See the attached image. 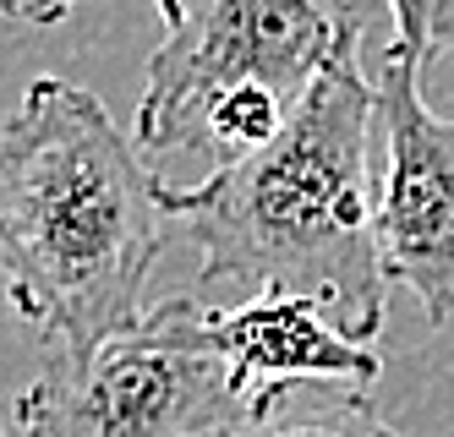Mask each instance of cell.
I'll return each instance as SVG.
<instances>
[{
    "mask_svg": "<svg viewBox=\"0 0 454 437\" xmlns=\"http://www.w3.org/2000/svg\"><path fill=\"white\" fill-rule=\"evenodd\" d=\"M208 345L224 355L236 388L252 399L269 383H296V378H329L372 388L383 361L378 345H356L323 317V307L301 295H274L257 290L241 307H208Z\"/></svg>",
    "mask_w": 454,
    "mask_h": 437,
    "instance_id": "6",
    "label": "cell"
},
{
    "mask_svg": "<svg viewBox=\"0 0 454 437\" xmlns=\"http://www.w3.org/2000/svg\"><path fill=\"white\" fill-rule=\"evenodd\" d=\"M219 437H405L388 426L367 388L329 383V378H296V383H269L247 399L236 426Z\"/></svg>",
    "mask_w": 454,
    "mask_h": 437,
    "instance_id": "7",
    "label": "cell"
},
{
    "mask_svg": "<svg viewBox=\"0 0 454 437\" xmlns=\"http://www.w3.org/2000/svg\"><path fill=\"white\" fill-rule=\"evenodd\" d=\"M241 410L208 307L170 295L93 355H50L17 399V437H219Z\"/></svg>",
    "mask_w": 454,
    "mask_h": 437,
    "instance_id": "4",
    "label": "cell"
},
{
    "mask_svg": "<svg viewBox=\"0 0 454 437\" xmlns=\"http://www.w3.org/2000/svg\"><path fill=\"white\" fill-rule=\"evenodd\" d=\"M165 181L88 88L34 77L0 126V295L50 345L93 355L148 307L165 252Z\"/></svg>",
    "mask_w": 454,
    "mask_h": 437,
    "instance_id": "2",
    "label": "cell"
},
{
    "mask_svg": "<svg viewBox=\"0 0 454 437\" xmlns=\"http://www.w3.org/2000/svg\"><path fill=\"white\" fill-rule=\"evenodd\" d=\"M0 437H17V426H6V416H0Z\"/></svg>",
    "mask_w": 454,
    "mask_h": 437,
    "instance_id": "10",
    "label": "cell"
},
{
    "mask_svg": "<svg viewBox=\"0 0 454 437\" xmlns=\"http://www.w3.org/2000/svg\"><path fill=\"white\" fill-rule=\"evenodd\" d=\"M372 126L383 137L378 176V262L388 285H405L433 328L454 323V121L421 98V66L383 50L372 77Z\"/></svg>",
    "mask_w": 454,
    "mask_h": 437,
    "instance_id": "5",
    "label": "cell"
},
{
    "mask_svg": "<svg viewBox=\"0 0 454 437\" xmlns=\"http://www.w3.org/2000/svg\"><path fill=\"white\" fill-rule=\"evenodd\" d=\"M77 6L82 0H0V12H6L12 22H34V27H50L67 12H77Z\"/></svg>",
    "mask_w": 454,
    "mask_h": 437,
    "instance_id": "9",
    "label": "cell"
},
{
    "mask_svg": "<svg viewBox=\"0 0 454 437\" xmlns=\"http://www.w3.org/2000/svg\"><path fill=\"white\" fill-rule=\"evenodd\" d=\"M388 12H395V50L411 55L421 72L454 50V0H388Z\"/></svg>",
    "mask_w": 454,
    "mask_h": 437,
    "instance_id": "8",
    "label": "cell"
},
{
    "mask_svg": "<svg viewBox=\"0 0 454 437\" xmlns=\"http://www.w3.org/2000/svg\"><path fill=\"white\" fill-rule=\"evenodd\" d=\"M159 44L137 98V143L181 153L203 143L208 115L236 93H269L285 110L362 50L367 0H153Z\"/></svg>",
    "mask_w": 454,
    "mask_h": 437,
    "instance_id": "3",
    "label": "cell"
},
{
    "mask_svg": "<svg viewBox=\"0 0 454 437\" xmlns=\"http://www.w3.org/2000/svg\"><path fill=\"white\" fill-rule=\"evenodd\" d=\"M203 252V285H257L323 307L345 339L378 345L388 279L378 262L372 82L345 55L263 148L219 159L198 186L159 191Z\"/></svg>",
    "mask_w": 454,
    "mask_h": 437,
    "instance_id": "1",
    "label": "cell"
}]
</instances>
